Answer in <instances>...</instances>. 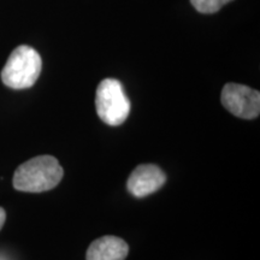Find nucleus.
<instances>
[{"label": "nucleus", "mask_w": 260, "mask_h": 260, "mask_svg": "<svg viewBox=\"0 0 260 260\" xmlns=\"http://www.w3.org/2000/svg\"><path fill=\"white\" fill-rule=\"evenodd\" d=\"M63 175V168L56 158L39 155L17 168L14 175V187L27 193H41L57 187Z\"/></svg>", "instance_id": "1"}, {"label": "nucleus", "mask_w": 260, "mask_h": 260, "mask_svg": "<svg viewBox=\"0 0 260 260\" xmlns=\"http://www.w3.org/2000/svg\"><path fill=\"white\" fill-rule=\"evenodd\" d=\"M42 60L40 54L30 46H18L10 54L2 70V81L12 89L30 88L41 74Z\"/></svg>", "instance_id": "2"}, {"label": "nucleus", "mask_w": 260, "mask_h": 260, "mask_svg": "<svg viewBox=\"0 0 260 260\" xmlns=\"http://www.w3.org/2000/svg\"><path fill=\"white\" fill-rule=\"evenodd\" d=\"M95 107L99 118L111 126L123 124L130 113V102L122 83L116 79H105L95 93Z\"/></svg>", "instance_id": "3"}, {"label": "nucleus", "mask_w": 260, "mask_h": 260, "mask_svg": "<svg viewBox=\"0 0 260 260\" xmlns=\"http://www.w3.org/2000/svg\"><path fill=\"white\" fill-rule=\"evenodd\" d=\"M220 100L228 111L239 118L253 119L260 113V93L251 87L228 83L223 87Z\"/></svg>", "instance_id": "4"}, {"label": "nucleus", "mask_w": 260, "mask_h": 260, "mask_svg": "<svg viewBox=\"0 0 260 260\" xmlns=\"http://www.w3.org/2000/svg\"><path fill=\"white\" fill-rule=\"evenodd\" d=\"M167 182V175L154 164H141L130 174L126 182L129 193L135 198H145L160 189Z\"/></svg>", "instance_id": "5"}, {"label": "nucleus", "mask_w": 260, "mask_h": 260, "mask_svg": "<svg viewBox=\"0 0 260 260\" xmlns=\"http://www.w3.org/2000/svg\"><path fill=\"white\" fill-rule=\"evenodd\" d=\"M129 246L121 237L106 235L90 243L86 260H125Z\"/></svg>", "instance_id": "6"}, {"label": "nucleus", "mask_w": 260, "mask_h": 260, "mask_svg": "<svg viewBox=\"0 0 260 260\" xmlns=\"http://www.w3.org/2000/svg\"><path fill=\"white\" fill-rule=\"evenodd\" d=\"M233 0H190V4L194 6L200 14H216L224 5L229 4Z\"/></svg>", "instance_id": "7"}, {"label": "nucleus", "mask_w": 260, "mask_h": 260, "mask_svg": "<svg viewBox=\"0 0 260 260\" xmlns=\"http://www.w3.org/2000/svg\"><path fill=\"white\" fill-rule=\"evenodd\" d=\"M5 219H6V213H5V210L3 209V207H0V230L3 229V226H4L5 224Z\"/></svg>", "instance_id": "8"}]
</instances>
